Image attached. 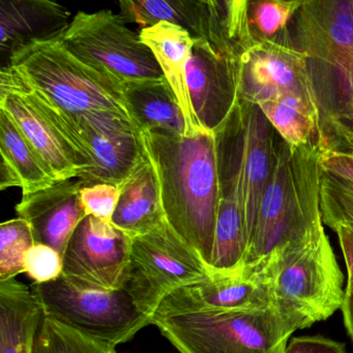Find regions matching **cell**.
Masks as SVG:
<instances>
[{
	"mask_svg": "<svg viewBox=\"0 0 353 353\" xmlns=\"http://www.w3.org/2000/svg\"><path fill=\"white\" fill-rule=\"evenodd\" d=\"M323 132L330 148L353 157V121L329 113L323 119Z\"/></svg>",
	"mask_w": 353,
	"mask_h": 353,
	"instance_id": "35",
	"label": "cell"
},
{
	"mask_svg": "<svg viewBox=\"0 0 353 353\" xmlns=\"http://www.w3.org/2000/svg\"><path fill=\"white\" fill-rule=\"evenodd\" d=\"M180 353H285L292 332L271 306L231 312L153 316Z\"/></svg>",
	"mask_w": 353,
	"mask_h": 353,
	"instance_id": "6",
	"label": "cell"
},
{
	"mask_svg": "<svg viewBox=\"0 0 353 353\" xmlns=\"http://www.w3.org/2000/svg\"><path fill=\"white\" fill-rule=\"evenodd\" d=\"M35 244L30 225L23 218L0 225V281L24 273L25 254Z\"/></svg>",
	"mask_w": 353,
	"mask_h": 353,
	"instance_id": "30",
	"label": "cell"
},
{
	"mask_svg": "<svg viewBox=\"0 0 353 353\" xmlns=\"http://www.w3.org/2000/svg\"><path fill=\"white\" fill-rule=\"evenodd\" d=\"M0 153L1 190L19 187L23 194H28L59 182L2 110H0Z\"/></svg>",
	"mask_w": 353,
	"mask_h": 353,
	"instance_id": "23",
	"label": "cell"
},
{
	"mask_svg": "<svg viewBox=\"0 0 353 353\" xmlns=\"http://www.w3.org/2000/svg\"><path fill=\"white\" fill-rule=\"evenodd\" d=\"M75 124L88 161L78 179L84 185L120 186L145 153L139 128L128 116L110 112L88 114Z\"/></svg>",
	"mask_w": 353,
	"mask_h": 353,
	"instance_id": "13",
	"label": "cell"
},
{
	"mask_svg": "<svg viewBox=\"0 0 353 353\" xmlns=\"http://www.w3.org/2000/svg\"><path fill=\"white\" fill-rule=\"evenodd\" d=\"M269 306L267 283L245 263L236 271L209 270V276L202 281L166 296L155 313L231 312Z\"/></svg>",
	"mask_w": 353,
	"mask_h": 353,
	"instance_id": "16",
	"label": "cell"
},
{
	"mask_svg": "<svg viewBox=\"0 0 353 353\" xmlns=\"http://www.w3.org/2000/svg\"><path fill=\"white\" fill-rule=\"evenodd\" d=\"M193 111L201 128L215 132L238 101V54L209 39H196L186 70Z\"/></svg>",
	"mask_w": 353,
	"mask_h": 353,
	"instance_id": "14",
	"label": "cell"
},
{
	"mask_svg": "<svg viewBox=\"0 0 353 353\" xmlns=\"http://www.w3.org/2000/svg\"><path fill=\"white\" fill-rule=\"evenodd\" d=\"M323 143L292 149L279 137L275 165L263 193L246 263L323 225L321 185Z\"/></svg>",
	"mask_w": 353,
	"mask_h": 353,
	"instance_id": "3",
	"label": "cell"
},
{
	"mask_svg": "<svg viewBox=\"0 0 353 353\" xmlns=\"http://www.w3.org/2000/svg\"><path fill=\"white\" fill-rule=\"evenodd\" d=\"M215 136L221 193L236 195L242 205L247 254L275 165L279 134L258 105L238 99Z\"/></svg>",
	"mask_w": 353,
	"mask_h": 353,
	"instance_id": "4",
	"label": "cell"
},
{
	"mask_svg": "<svg viewBox=\"0 0 353 353\" xmlns=\"http://www.w3.org/2000/svg\"><path fill=\"white\" fill-rule=\"evenodd\" d=\"M120 190L111 222L132 238L151 232L167 219L161 185L146 150L137 167L120 185Z\"/></svg>",
	"mask_w": 353,
	"mask_h": 353,
	"instance_id": "20",
	"label": "cell"
},
{
	"mask_svg": "<svg viewBox=\"0 0 353 353\" xmlns=\"http://www.w3.org/2000/svg\"><path fill=\"white\" fill-rule=\"evenodd\" d=\"M341 226V225H340ZM345 226L346 228H347L348 230H350V234H352L353 236V224H348V225H343ZM335 230V228H334Z\"/></svg>",
	"mask_w": 353,
	"mask_h": 353,
	"instance_id": "40",
	"label": "cell"
},
{
	"mask_svg": "<svg viewBox=\"0 0 353 353\" xmlns=\"http://www.w3.org/2000/svg\"><path fill=\"white\" fill-rule=\"evenodd\" d=\"M83 186L80 179H70L23 194L16 211L30 225L35 244L48 245L64 256L73 232L87 216L80 199Z\"/></svg>",
	"mask_w": 353,
	"mask_h": 353,
	"instance_id": "17",
	"label": "cell"
},
{
	"mask_svg": "<svg viewBox=\"0 0 353 353\" xmlns=\"http://www.w3.org/2000/svg\"><path fill=\"white\" fill-rule=\"evenodd\" d=\"M333 230L337 234L347 269V286L345 292L353 294V236L350 230L343 225L337 226Z\"/></svg>",
	"mask_w": 353,
	"mask_h": 353,
	"instance_id": "38",
	"label": "cell"
},
{
	"mask_svg": "<svg viewBox=\"0 0 353 353\" xmlns=\"http://www.w3.org/2000/svg\"><path fill=\"white\" fill-rule=\"evenodd\" d=\"M285 94L300 95L321 107L300 54L276 41L238 54V99L258 105Z\"/></svg>",
	"mask_w": 353,
	"mask_h": 353,
	"instance_id": "15",
	"label": "cell"
},
{
	"mask_svg": "<svg viewBox=\"0 0 353 353\" xmlns=\"http://www.w3.org/2000/svg\"><path fill=\"white\" fill-rule=\"evenodd\" d=\"M285 1L288 2H296V3H302L304 0H285Z\"/></svg>",
	"mask_w": 353,
	"mask_h": 353,
	"instance_id": "41",
	"label": "cell"
},
{
	"mask_svg": "<svg viewBox=\"0 0 353 353\" xmlns=\"http://www.w3.org/2000/svg\"><path fill=\"white\" fill-rule=\"evenodd\" d=\"M44 315L116 348L132 340L153 319L143 313L124 288L101 290L62 275L31 285Z\"/></svg>",
	"mask_w": 353,
	"mask_h": 353,
	"instance_id": "7",
	"label": "cell"
},
{
	"mask_svg": "<svg viewBox=\"0 0 353 353\" xmlns=\"http://www.w3.org/2000/svg\"><path fill=\"white\" fill-rule=\"evenodd\" d=\"M24 273L35 283H45L61 276L64 271L62 255L45 244H35L24 256Z\"/></svg>",
	"mask_w": 353,
	"mask_h": 353,
	"instance_id": "33",
	"label": "cell"
},
{
	"mask_svg": "<svg viewBox=\"0 0 353 353\" xmlns=\"http://www.w3.org/2000/svg\"><path fill=\"white\" fill-rule=\"evenodd\" d=\"M300 4L285 0H246L249 48L277 39Z\"/></svg>",
	"mask_w": 353,
	"mask_h": 353,
	"instance_id": "27",
	"label": "cell"
},
{
	"mask_svg": "<svg viewBox=\"0 0 353 353\" xmlns=\"http://www.w3.org/2000/svg\"><path fill=\"white\" fill-rule=\"evenodd\" d=\"M257 105L292 150L306 145L327 143L323 109L318 103L300 95L285 94Z\"/></svg>",
	"mask_w": 353,
	"mask_h": 353,
	"instance_id": "25",
	"label": "cell"
},
{
	"mask_svg": "<svg viewBox=\"0 0 353 353\" xmlns=\"http://www.w3.org/2000/svg\"><path fill=\"white\" fill-rule=\"evenodd\" d=\"M70 22L56 0H0L1 68L32 46L61 41Z\"/></svg>",
	"mask_w": 353,
	"mask_h": 353,
	"instance_id": "18",
	"label": "cell"
},
{
	"mask_svg": "<svg viewBox=\"0 0 353 353\" xmlns=\"http://www.w3.org/2000/svg\"><path fill=\"white\" fill-rule=\"evenodd\" d=\"M122 18L144 27L160 22L180 25L195 39H209L213 23L209 0H118Z\"/></svg>",
	"mask_w": 353,
	"mask_h": 353,
	"instance_id": "24",
	"label": "cell"
},
{
	"mask_svg": "<svg viewBox=\"0 0 353 353\" xmlns=\"http://www.w3.org/2000/svg\"><path fill=\"white\" fill-rule=\"evenodd\" d=\"M271 41L300 54L309 72L338 68L353 54V0H304Z\"/></svg>",
	"mask_w": 353,
	"mask_h": 353,
	"instance_id": "10",
	"label": "cell"
},
{
	"mask_svg": "<svg viewBox=\"0 0 353 353\" xmlns=\"http://www.w3.org/2000/svg\"><path fill=\"white\" fill-rule=\"evenodd\" d=\"M120 194V186L108 183L84 185L80 190L81 203L86 215L106 221H111Z\"/></svg>",
	"mask_w": 353,
	"mask_h": 353,
	"instance_id": "34",
	"label": "cell"
},
{
	"mask_svg": "<svg viewBox=\"0 0 353 353\" xmlns=\"http://www.w3.org/2000/svg\"><path fill=\"white\" fill-rule=\"evenodd\" d=\"M33 353H116L115 347L93 339L44 315Z\"/></svg>",
	"mask_w": 353,
	"mask_h": 353,
	"instance_id": "28",
	"label": "cell"
},
{
	"mask_svg": "<svg viewBox=\"0 0 353 353\" xmlns=\"http://www.w3.org/2000/svg\"><path fill=\"white\" fill-rule=\"evenodd\" d=\"M209 267L167 219L134 236L124 288L135 304L153 319L166 296L202 281Z\"/></svg>",
	"mask_w": 353,
	"mask_h": 353,
	"instance_id": "8",
	"label": "cell"
},
{
	"mask_svg": "<svg viewBox=\"0 0 353 353\" xmlns=\"http://www.w3.org/2000/svg\"><path fill=\"white\" fill-rule=\"evenodd\" d=\"M139 34L159 62L164 77L180 103L188 128L187 136L204 130L193 111L186 81L187 65L196 39L184 27L169 22L144 27Z\"/></svg>",
	"mask_w": 353,
	"mask_h": 353,
	"instance_id": "19",
	"label": "cell"
},
{
	"mask_svg": "<svg viewBox=\"0 0 353 353\" xmlns=\"http://www.w3.org/2000/svg\"><path fill=\"white\" fill-rule=\"evenodd\" d=\"M321 167L323 171L353 183V157L350 155L334 150L327 145L321 157Z\"/></svg>",
	"mask_w": 353,
	"mask_h": 353,
	"instance_id": "37",
	"label": "cell"
},
{
	"mask_svg": "<svg viewBox=\"0 0 353 353\" xmlns=\"http://www.w3.org/2000/svg\"><path fill=\"white\" fill-rule=\"evenodd\" d=\"M247 265L263 277L271 308L292 333L343 306V274L323 225Z\"/></svg>",
	"mask_w": 353,
	"mask_h": 353,
	"instance_id": "2",
	"label": "cell"
},
{
	"mask_svg": "<svg viewBox=\"0 0 353 353\" xmlns=\"http://www.w3.org/2000/svg\"><path fill=\"white\" fill-rule=\"evenodd\" d=\"M44 312L31 286L0 281V353H33Z\"/></svg>",
	"mask_w": 353,
	"mask_h": 353,
	"instance_id": "21",
	"label": "cell"
},
{
	"mask_svg": "<svg viewBox=\"0 0 353 353\" xmlns=\"http://www.w3.org/2000/svg\"><path fill=\"white\" fill-rule=\"evenodd\" d=\"M285 353H347L345 345L321 336L292 338L286 346Z\"/></svg>",
	"mask_w": 353,
	"mask_h": 353,
	"instance_id": "36",
	"label": "cell"
},
{
	"mask_svg": "<svg viewBox=\"0 0 353 353\" xmlns=\"http://www.w3.org/2000/svg\"><path fill=\"white\" fill-rule=\"evenodd\" d=\"M0 110L6 112L56 180L78 178L84 169L80 157L48 117L35 90L12 66L0 70Z\"/></svg>",
	"mask_w": 353,
	"mask_h": 353,
	"instance_id": "11",
	"label": "cell"
},
{
	"mask_svg": "<svg viewBox=\"0 0 353 353\" xmlns=\"http://www.w3.org/2000/svg\"><path fill=\"white\" fill-rule=\"evenodd\" d=\"M141 134L159 178L168 222L209 267L222 196L215 132Z\"/></svg>",
	"mask_w": 353,
	"mask_h": 353,
	"instance_id": "1",
	"label": "cell"
},
{
	"mask_svg": "<svg viewBox=\"0 0 353 353\" xmlns=\"http://www.w3.org/2000/svg\"><path fill=\"white\" fill-rule=\"evenodd\" d=\"M213 23L211 41L219 47H232L236 53L248 49L246 0H209Z\"/></svg>",
	"mask_w": 353,
	"mask_h": 353,
	"instance_id": "29",
	"label": "cell"
},
{
	"mask_svg": "<svg viewBox=\"0 0 353 353\" xmlns=\"http://www.w3.org/2000/svg\"><path fill=\"white\" fill-rule=\"evenodd\" d=\"M310 78L321 101H337L341 110L335 113L353 121V54L341 65L334 70L311 72Z\"/></svg>",
	"mask_w": 353,
	"mask_h": 353,
	"instance_id": "31",
	"label": "cell"
},
{
	"mask_svg": "<svg viewBox=\"0 0 353 353\" xmlns=\"http://www.w3.org/2000/svg\"><path fill=\"white\" fill-rule=\"evenodd\" d=\"M132 240L111 221L86 216L66 245L62 275L83 286L120 290L126 280Z\"/></svg>",
	"mask_w": 353,
	"mask_h": 353,
	"instance_id": "12",
	"label": "cell"
},
{
	"mask_svg": "<svg viewBox=\"0 0 353 353\" xmlns=\"http://www.w3.org/2000/svg\"><path fill=\"white\" fill-rule=\"evenodd\" d=\"M10 66L75 123L99 112L131 118L122 85L77 59L60 41L32 46L16 56Z\"/></svg>",
	"mask_w": 353,
	"mask_h": 353,
	"instance_id": "5",
	"label": "cell"
},
{
	"mask_svg": "<svg viewBox=\"0 0 353 353\" xmlns=\"http://www.w3.org/2000/svg\"><path fill=\"white\" fill-rule=\"evenodd\" d=\"M341 310L343 313L344 325L353 341V294L352 292H345V299H344Z\"/></svg>",
	"mask_w": 353,
	"mask_h": 353,
	"instance_id": "39",
	"label": "cell"
},
{
	"mask_svg": "<svg viewBox=\"0 0 353 353\" xmlns=\"http://www.w3.org/2000/svg\"><path fill=\"white\" fill-rule=\"evenodd\" d=\"M321 207L323 223L332 230L353 224V183L323 170Z\"/></svg>",
	"mask_w": 353,
	"mask_h": 353,
	"instance_id": "32",
	"label": "cell"
},
{
	"mask_svg": "<svg viewBox=\"0 0 353 353\" xmlns=\"http://www.w3.org/2000/svg\"><path fill=\"white\" fill-rule=\"evenodd\" d=\"M126 108L141 132L188 134L186 118L166 78L122 85Z\"/></svg>",
	"mask_w": 353,
	"mask_h": 353,
	"instance_id": "22",
	"label": "cell"
},
{
	"mask_svg": "<svg viewBox=\"0 0 353 353\" xmlns=\"http://www.w3.org/2000/svg\"><path fill=\"white\" fill-rule=\"evenodd\" d=\"M60 43L77 59L122 86L165 78L140 34L111 10L77 12Z\"/></svg>",
	"mask_w": 353,
	"mask_h": 353,
	"instance_id": "9",
	"label": "cell"
},
{
	"mask_svg": "<svg viewBox=\"0 0 353 353\" xmlns=\"http://www.w3.org/2000/svg\"><path fill=\"white\" fill-rule=\"evenodd\" d=\"M246 263L242 205L234 194L222 195L216 221L211 271L231 272Z\"/></svg>",
	"mask_w": 353,
	"mask_h": 353,
	"instance_id": "26",
	"label": "cell"
}]
</instances>
